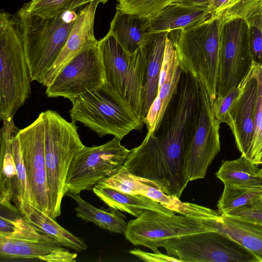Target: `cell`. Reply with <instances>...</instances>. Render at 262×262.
<instances>
[{
  "label": "cell",
  "mask_w": 262,
  "mask_h": 262,
  "mask_svg": "<svg viewBox=\"0 0 262 262\" xmlns=\"http://www.w3.org/2000/svg\"><path fill=\"white\" fill-rule=\"evenodd\" d=\"M219 18L185 30L174 42L182 70L202 83L212 101L216 97L219 51Z\"/></svg>",
  "instance_id": "obj_5"
},
{
  "label": "cell",
  "mask_w": 262,
  "mask_h": 262,
  "mask_svg": "<svg viewBox=\"0 0 262 262\" xmlns=\"http://www.w3.org/2000/svg\"></svg>",
  "instance_id": "obj_47"
},
{
  "label": "cell",
  "mask_w": 262,
  "mask_h": 262,
  "mask_svg": "<svg viewBox=\"0 0 262 262\" xmlns=\"http://www.w3.org/2000/svg\"><path fill=\"white\" fill-rule=\"evenodd\" d=\"M261 197V190L224 185L217 204L218 211L225 214Z\"/></svg>",
  "instance_id": "obj_30"
},
{
  "label": "cell",
  "mask_w": 262,
  "mask_h": 262,
  "mask_svg": "<svg viewBox=\"0 0 262 262\" xmlns=\"http://www.w3.org/2000/svg\"><path fill=\"white\" fill-rule=\"evenodd\" d=\"M117 1V10L149 20L176 0Z\"/></svg>",
  "instance_id": "obj_31"
},
{
  "label": "cell",
  "mask_w": 262,
  "mask_h": 262,
  "mask_svg": "<svg viewBox=\"0 0 262 262\" xmlns=\"http://www.w3.org/2000/svg\"><path fill=\"white\" fill-rule=\"evenodd\" d=\"M170 32L165 31L150 33L140 48L144 65L141 116L143 122L158 95L166 38Z\"/></svg>",
  "instance_id": "obj_18"
},
{
  "label": "cell",
  "mask_w": 262,
  "mask_h": 262,
  "mask_svg": "<svg viewBox=\"0 0 262 262\" xmlns=\"http://www.w3.org/2000/svg\"><path fill=\"white\" fill-rule=\"evenodd\" d=\"M212 0H176L172 4L183 5H207L211 2Z\"/></svg>",
  "instance_id": "obj_41"
},
{
  "label": "cell",
  "mask_w": 262,
  "mask_h": 262,
  "mask_svg": "<svg viewBox=\"0 0 262 262\" xmlns=\"http://www.w3.org/2000/svg\"><path fill=\"white\" fill-rule=\"evenodd\" d=\"M148 22L137 15L117 10L109 31L126 52L133 54L140 48L150 33Z\"/></svg>",
  "instance_id": "obj_24"
},
{
  "label": "cell",
  "mask_w": 262,
  "mask_h": 262,
  "mask_svg": "<svg viewBox=\"0 0 262 262\" xmlns=\"http://www.w3.org/2000/svg\"><path fill=\"white\" fill-rule=\"evenodd\" d=\"M250 26H255L262 29V9L253 18L248 22Z\"/></svg>",
  "instance_id": "obj_42"
},
{
  "label": "cell",
  "mask_w": 262,
  "mask_h": 262,
  "mask_svg": "<svg viewBox=\"0 0 262 262\" xmlns=\"http://www.w3.org/2000/svg\"><path fill=\"white\" fill-rule=\"evenodd\" d=\"M77 256L76 253L61 247L40 257L39 259L49 262H72L76 260Z\"/></svg>",
  "instance_id": "obj_39"
},
{
  "label": "cell",
  "mask_w": 262,
  "mask_h": 262,
  "mask_svg": "<svg viewBox=\"0 0 262 262\" xmlns=\"http://www.w3.org/2000/svg\"><path fill=\"white\" fill-rule=\"evenodd\" d=\"M67 195L76 203L75 208L78 217L87 222H92L99 227L110 232L124 234L128 223L119 210L110 208V209L98 208L83 200L80 194L67 193Z\"/></svg>",
  "instance_id": "obj_26"
},
{
  "label": "cell",
  "mask_w": 262,
  "mask_h": 262,
  "mask_svg": "<svg viewBox=\"0 0 262 262\" xmlns=\"http://www.w3.org/2000/svg\"><path fill=\"white\" fill-rule=\"evenodd\" d=\"M129 252L140 258V259L148 262H171L179 261L180 260L177 258L170 256L168 254H164L160 252L149 253L142 251L140 249H134L130 250Z\"/></svg>",
  "instance_id": "obj_38"
},
{
  "label": "cell",
  "mask_w": 262,
  "mask_h": 262,
  "mask_svg": "<svg viewBox=\"0 0 262 262\" xmlns=\"http://www.w3.org/2000/svg\"><path fill=\"white\" fill-rule=\"evenodd\" d=\"M108 0H31L23 7L28 12L43 17H51L87 5L93 1L104 4Z\"/></svg>",
  "instance_id": "obj_29"
},
{
  "label": "cell",
  "mask_w": 262,
  "mask_h": 262,
  "mask_svg": "<svg viewBox=\"0 0 262 262\" xmlns=\"http://www.w3.org/2000/svg\"><path fill=\"white\" fill-rule=\"evenodd\" d=\"M199 84L201 97L200 117L185 156V172L189 182L205 177L210 165L221 149L220 123L213 113V101L200 81Z\"/></svg>",
  "instance_id": "obj_11"
},
{
  "label": "cell",
  "mask_w": 262,
  "mask_h": 262,
  "mask_svg": "<svg viewBox=\"0 0 262 262\" xmlns=\"http://www.w3.org/2000/svg\"><path fill=\"white\" fill-rule=\"evenodd\" d=\"M238 85L240 93L230 109L228 125L238 149L242 155L247 158L254 134L258 93L256 64L252 63L249 73Z\"/></svg>",
  "instance_id": "obj_14"
},
{
  "label": "cell",
  "mask_w": 262,
  "mask_h": 262,
  "mask_svg": "<svg viewBox=\"0 0 262 262\" xmlns=\"http://www.w3.org/2000/svg\"><path fill=\"white\" fill-rule=\"evenodd\" d=\"M211 18V14L207 5L171 4L148 20L147 28L150 33L185 30Z\"/></svg>",
  "instance_id": "obj_20"
},
{
  "label": "cell",
  "mask_w": 262,
  "mask_h": 262,
  "mask_svg": "<svg viewBox=\"0 0 262 262\" xmlns=\"http://www.w3.org/2000/svg\"><path fill=\"white\" fill-rule=\"evenodd\" d=\"M258 93L255 108L254 134L247 158L255 165H260L262 160V66L256 64Z\"/></svg>",
  "instance_id": "obj_32"
},
{
  "label": "cell",
  "mask_w": 262,
  "mask_h": 262,
  "mask_svg": "<svg viewBox=\"0 0 262 262\" xmlns=\"http://www.w3.org/2000/svg\"><path fill=\"white\" fill-rule=\"evenodd\" d=\"M262 9V0H237L225 10L219 17L221 20L242 18L247 22L256 16Z\"/></svg>",
  "instance_id": "obj_34"
},
{
  "label": "cell",
  "mask_w": 262,
  "mask_h": 262,
  "mask_svg": "<svg viewBox=\"0 0 262 262\" xmlns=\"http://www.w3.org/2000/svg\"><path fill=\"white\" fill-rule=\"evenodd\" d=\"M19 130V129L14 124L10 137L12 153L16 167L13 201L16 205L20 203H25L37 207L22 157L18 136Z\"/></svg>",
  "instance_id": "obj_27"
},
{
  "label": "cell",
  "mask_w": 262,
  "mask_h": 262,
  "mask_svg": "<svg viewBox=\"0 0 262 262\" xmlns=\"http://www.w3.org/2000/svg\"><path fill=\"white\" fill-rule=\"evenodd\" d=\"M10 233H0L1 259H37L62 247L58 241L36 228L23 217L15 218Z\"/></svg>",
  "instance_id": "obj_15"
},
{
  "label": "cell",
  "mask_w": 262,
  "mask_h": 262,
  "mask_svg": "<svg viewBox=\"0 0 262 262\" xmlns=\"http://www.w3.org/2000/svg\"><path fill=\"white\" fill-rule=\"evenodd\" d=\"M150 182L149 180L131 174L122 168L118 172L98 184L126 193L141 194L145 186Z\"/></svg>",
  "instance_id": "obj_33"
},
{
  "label": "cell",
  "mask_w": 262,
  "mask_h": 262,
  "mask_svg": "<svg viewBox=\"0 0 262 262\" xmlns=\"http://www.w3.org/2000/svg\"><path fill=\"white\" fill-rule=\"evenodd\" d=\"M162 247L181 262H257L247 250L217 230L172 238Z\"/></svg>",
  "instance_id": "obj_9"
},
{
  "label": "cell",
  "mask_w": 262,
  "mask_h": 262,
  "mask_svg": "<svg viewBox=\"0 0 262 262\" xmlns=\"http://www.w3.org/2000/svg\"><path fill=\"white\" fill-rule=\"evenodd\" d=\"M258 174H259V176L262 178V168L259 169Z\"/></svg>",
  "instance_id": "obj_43"
},
{
  "label": "cell",
  "mask_w": 262,
  "mask_h": 262,
  "mask_svg": "<svg viewBox=\"0 0 262 262\" xmlns=\"http://www.w3.org/2000/svg\"><path fill=\"white\" fill-rule=\"evenodd\" d=\"M224 215L262 224V198L232 210Z\"/></svg>",
  "instance_id": "obj_36"
},
{
  "label": "cell",
  "mask_w": 262,
  "mask_h": 262,
  "mask_svg": "<svg viewBox=\"0 0 262 262\" xmlns=\"http://www.w3.org/2000/svg\"><path fill=\"white\" fill-rule=\"evenodd\" d=\"M15 227V219L11 220L2 215L0 216V233L12 232L14 231Z\"/></svg>",
  "instance_id": "obj_40"
},
{
  "label": "cell",
  "mask_w": 262,
  "mask_h": 262,
  "mask_svg": "<svg viewBox=\"0 0 262 262\" xmlns=\"http://www.w3.org/2000/svg\"><path fill=\"white\" fill-rule=\"evenodd\" d=\"M129 151L116 138L99 146H84L70 166L65 183L66 193L80 194L92 189L123 167Z\"/></svg>",
  "instance_id": "obj_7"
},
{
  "label": "cell",
  "mask_w": 262,
  "mask_h": 262,
  "mask_svg": "<svg viewBox=\"0 0 262 262\" xmlns=\"http://www.w3.org/2000/svg\"><path fill=\"white\" fill-rule=\"evenodd\" d=\"M45 154L49 200L50 215L61 214L62 200L66 194L65 183L70 166L84 147L76 123L70 122L56 111L43 112Z\"/></svg>",
  "instance_id": "obj_4"
},
{
  "label": "cell",
  "mask_w": 262,
  "mask_h": 262,
  "mask_svg": "<svg viewBox=\"0 0 262 262\" xmlns=\"http://www.w3.org/2000/svg\"><path fill=\"white\" fill-rule=\"evenodd\" d=\"M99 3L93 1L78 14L63 48L43 78V86L50 85L62 69L76 56L97 45L98 40L95 37L94 25L96 8Z\"/></svg>",
  "instance_id": "obj_16"
},
{
  "label": "cell",
  "mask_w": 262,
  "mask_h": 262,
  "mask_svg": "<svg viewBox=\"0 0 262 262\" xmlns=\"http://www.w3.org/2000/svg\"><path fill=\"white\" fill-rule=\"evenodd\" d=\"M262 30V29H261Z\"/></svg>",
  "instance_id": "obj_46"
},
{
  "label": "cell",
  "mask_w": 262,
  "mask_h": 262,
  "mask_svg": "<svg viewBox=\"0 0 262 262\" xmlns=\"http://www.w3.org/2000/svg\"><path fill=\"white\" fill-rule=\"evenodd\" d=\"M97 47L105 83L114 88L141 118L144 65L140 49L133 54L128 53L110 31L98 40Z\"/></svg>",
  "instance_id": "obj_6"
},
{
  "label": "cell",
  "mask_w": 262,
  "mask_h": 262,
  "mask_svg": "<svg viewBox=\"0 0 262 262\" xmlns=\"http://www.w3.org/2000/svg\"><path fill=\"white\" fill-rule=\"evenodd\" d=\"M142 195L159 203L174 213L185 216L206 220L219 213V211L202 206L183 202L179 198L167 194L154 186H148Z\"/></svg>",
  "instance_id": "obj_28"
},
{
  "label": "cell",
  "mask_w": 262,
  "mask_h": 262,
  "mask_svg": "<svg viewBox=\"0 0 262 262\" xmlns=\"http://www.w3.org/2000/svg\"><path fill=\"white\" fill-rule=\"evenodd\" d=\"M92 190L110 208L126 212L136 217L139 216L146 210L170 215L175 214L159 203L142 194L126 193L99 184L94 186Z\"/></svg>",
  "instance_id": "obj_21"
},
{
  "label": "cell",
  "mask_w": 262,
  "mask_h": 262,
  "mask_svg": "<svg viewBox=\"0 0 262 262\" xmlns=\"http://www.w3.org/2000/svg\"><path fill=\"white\" fill-rule=\"evenodd\" d=\"M260 165H262V160H261V161L260 162Z\"/></svg>",
  "instance_id": "obj_44"
},
{
  "label": "cell",
  "mask_w": 262,
  "mask_h": 262,
  "mask_svg": "<svg viewBox=\"0 0 262 262\" xmlns=\"http://www.w3.org/2000/svg\"><path fill=\"white\" fill-rule=\"evenodd\" d=\"M250 51L253 62L262 66V30L250 26Z\"/></svg>",
  "instance_id": "obj_37"
},
{
  "label": "cell",
  "mask_w": 262,
  "mask_h": 262,
  "mask_svg": "<svg viewBox=\"0 0 262 262\" xmlns=\"http://www.w3.org/2000/svg\"><path fill=\"white\" fill-rule=\"evenodd\" d=\"M22 217L31 225L58 241L63 246L80 252L87 249L84 241L59 225L55 219L35 206L25 203L16 205Z\"/></svg>",
  "instance_id": "obj_22"
},
{
  "label": "cell",
  "mask_w": 262,
  "mask_h": 262,
  "mask_svg": "<svg viewBox=\"0 0 262 262\" xmlns=\"http://www.w3.org/2000/svg\"><path fill=\"white\" fill-rule=\"evenodd\" d=\"M216 97L237 86L252 65L250 51V25L236 17L221 20Z\"/></svg>",
  "instance_id": "obj_8"
},
{
  "label": "cell",
  "mask_w": 262,
  "mask_h": 262,
  "mask_svg": "<svg viewBox=\"0 0 262 262\" xmlns=\"http://www.w3.org/2000/svg\"><path fill=\"white\" fill-rule=\"evenodd\" d=\"M24 165L37 208L50 215L45 154L43 112L18 132Z\"/></svg>",
  "instance_id": "obj_13"
},
{
  "label": "cell",
  "mask_w": 262,
  "mask_h": 262,
  "mask_svg": "<svg viewBox=\"0 0 262 262\" xmlns=\"http://www.w3.org/2000/svg\"><path fill=\"white\" fill-rule=\"evenodd\" d=\"M239 93L240 87L238 85L229 91L225 96L216 97L212 102L213 114L220 124L226 123L229 124L230 109Z\"/></svg>",
  "instance_id": "obj_35"
},
{
  "label": "cell",
  "mask_w": 262,
  "mask_h": 262,
  "mask_svg": "<svg viewBox=\"0 0 262 262\" xmlns=\"http://www.w3.org/2000/svg\"><path fill=\"white\" fill-rule=\"evenodd\" d=\"M257 168L246 157L224 161L216 173V177L224 185L262 191V178Z\"/></svg>",
  "instance_id": "obj_25"
},
{
  "label": "cell",
  "mask_w": 262,
  "mask_h": 262,
  "mask_svg": "<svg viewBox=\"0 0 262 262\" xmlns=\"http://www.w3.org/2000/svg\"><path fill=\"white\" fill-rule=\"evenodd\" d=\"M182 71L175 43L168 36L160 72L158 95L144 121L147 132H154L158 128L176 90Z\"/></svg>",
  "instance_id": "obj_17"
},
{
  "label": "cell",
  "mask_w": 262,
  "mask_h": 262,
  "mask_svg": "<svg viewBox=\"0 0 262 262\" xmlns=\"http://www.w3.org/2000/svg\"><path fill=\"white\" fill-rule=\"evenodd\" d=\"M14 124L13 119L3 120L0 132V184L1 206L17 212L18 209L11 204L14 198V186L16 177V167L12 153L10 137Z\"/></svg>",
  "instance_id": "obj_23"
},
{
  "label": "cell",
  "mask_w": 262,
  "mask_h": 262,
  "mask_svg": "<svg viewBox=\"0 0 262 262\" xmlns=\"http://www.w3.org/2000/svg\"><path fill=\"white\" fill-rule=\"evenodd\" d=\"M77 16L75 11H68L46 18L28 12L23 7L15 14L32 81L42 84L63 48Z\"/></svg>",
  "instance_id": "obj_1"
},
{
  "label": "cell",
  "mask_w": 262,
  "mask_h": 262,
  "mask_svg": "<svg viewBox=\"0 0 262 262\" xmlns=\"http://www.w3.org/2000/svg\"><path fill=\"white\" fill-rule=\"evenodd\" d=\"M72 121L79 122L100 137L111 135L119 140L144 122L112 86L105 83L71 101Z\"/></svg>",
  "instance_id": "obj_2"
},
{
  "label": "cell",
  "mask_w": 262,
  "mask_h": 262,
  "mask_svg": "<svg viewBox=\"0 0 262 262\" xmlns=\"http://www.w3.org/2000/svg\"><path fill=\"white\" fill-rule=\"evenodd\" d=\"M32 81L14 16L0 14V118L13 119L31 93Z\"/></svg>",
  "instance_id": "obj_3"
},
{
  "label": "cell",
  "mask_w": 262,
  "mask_h": 262,
  "mask_svg": "<svg viewBox=\"0 0 262 262\" xmlns=\"http://www.w3.org/2000/svg\"><path fill=\"white\" fill-rule=\"evenodd\" d=\"M215 231L203 220L181 214L168 215L146 210L129 221L124 233L126 238L136 246L147 247L154 252L170 239L195 233Z\"/></svg>",
  "instance_id": "obj_10"
},
{
  "label": "cell",
  "mask_w": 262,
  "mask_h": 262,
  "mask_svg": "<svg viewBox=\"0 0 262 262\" xmlns=\"http://www.w3.org/2000/svg\"><path fill=\"white\" fill-rule=\"evenodd\" d=\"M105 83L103 63L97 45L81 52L68 62L47 87L46 94L50 98L61 97L71 101Z\"/></svg>",
  "instance_id": "obj_12"
},
{
  "label": "cell",
  "mask_w": 262,
  "mask_h": 262,
  "mask_svg": "<svg viewBox=\"0 0 262 262\" xmlns=\"http://www.w3.org/2000/svg\"><path fill=\"white\" fill-rule=\"evenodd\" d=\"M203 222L235 242L262 262V224L231 217L220 213Z\"/></svg>",
  "instance_id": "obj_19"
},
{
  "label": "cell",
  "mask_w": 262,
  "mask_h": 262,
  "mask_svg": "<svg viewBox=\"0 0 262 262\" xmlns=\"http://www.w3.org/2000/svg\"><path fill=\"white\" fill-rule=\"evenodd\" d=\"M261 198H262V197H261Z\"/></svg>",
  "instance_id": "obj_45"
}]
</instances>
